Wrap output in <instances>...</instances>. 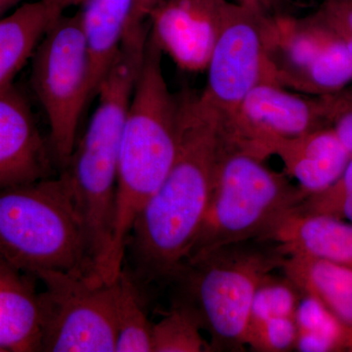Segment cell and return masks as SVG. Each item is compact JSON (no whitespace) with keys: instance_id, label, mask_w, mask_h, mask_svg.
I'll return each mask as SVG.
<instances>
[{"instance_id":"30bf717a","label":"cell","mask_w":352,"mask_h":352,"mask_svg":"<svg viewBox=\"0 0 352 352\" xmlns=\"http://www.w3.org/2000/svg\"><path fill=\"white\" fill-rule=\"evenodd\" d=\"M328 126L320 96L261 82L219 126L220 142L265 162L282 141Z\"/></svg>"},{"instance_id":"d6986e66","label":"cell","mask_w":352,"mask_h":352,"mask_svg":"<svg viewBox=\"0 0 352 352\" xmlns=\"http://www.w3.org/2000/svg\"><path fill=\"white\" fill-rule=\"evenodd\" d=\"M57 18L43 0H38L23 4L0 19V89L12 83Z\"/></svg>"},{"instance_id":"f546056e","label":"cell","mask_w":352,"mask_h":352,"mask_svg":"<svg viewBox=\"0 0 352 352\" xmlns=\"http://www.w3.org/2000/svg\"><path fill=\"white\" fill-rule=\"evenodd\" d=\"M51 12L56 17L63 15L65 11L69 7L82 6L87 0H43Z\"/></svg>"},{"instance_id":"f1b7e54d","label":"cell","mask_w":352,"mask_h":352,"mask_svg":"<svg viewBox=\"0 0 352 352\" xmlns=\"http://www.w3.org/2000/svg\"><path fill=\"white\" fill-rule=\"evenodd\" d=\"M163 0H134L131 22L129 27L144 24L148 21V15Z\"/></svg>"},{"instance_id":"4fadbf2b","label":"cell","mask_w":352,"mask_h":352,"mask_svg":"<svg viewBox=\"0 0 352 352\" xmlns=\"http://www.w3.org/2000/svg\"><path fill=\"white\" fill-rule=\"evenodd\" d=\"M263 241L275 243L286 256H307L352 268V223L346 220L294 208Z\"/></svg>"},{"instance_id":"52a82bcc","label":"cell","mask_w":352,"mask_h":352,"mask_svg":"<svg viewBox=\"0 0 352 352\" xmlns=\"http://www.w3.org/2000/svg\"><path fill=\"white\" fill-rule=\"evenodd\" d=\"M32 57V87L50 124L55 164L64 170L78 141L83 109L90 101L89 54L80 13L58 17Z\"/></svg>"},{"instance_id":"d4e9b609","label":"cell","mask_w":352,"mask_h":352,"mask_svg":"<svg viewBox=\"0 0 352 352\" xmlns=\"http://www.w3.org/2000/svg\"><path fill=\"white\" fill-rule=\"evenodd\" d=\"M296 208L307 214L331 215L352 223V157L337 182L324 191L307 197Z\"/></svg>"},{"instance_id":"2e32d148","label":"cell","mask_w":352,"mask_h":352,"mask_svg":"<svg viewBox=\"0 0 352 352\" xmlns=\"http://www.w3.org/2000/svg\"><path fill=\"white\" fill-rule=\"evenodd\" d=\"M0 258V352L41 351L39 294Z\"/></svg>"},{"instance_id":"9a60e30c","label":"cell","mask_w":352,"mask_h":352,"mask_svg":"<svg viewBox=\"0 0 352 352\" xmlns=\"http://www.w3.org/2000/svg\"><path fill=\"white\" fill-rule=\"evenodd\" d=\"M273 156L280 157L285 173L295 178L307 197L337 182L352 157L331 126L282 141Z\"/></svg>"},{"instance_id":"83f0119b","label":"cell","mask_w":352,"mask_h":352,"mask_svg":"<svg viewBox=\"0 0 352 352\" xmlns=\"http://www.w3.org/2000/svg\"><path fill=\"white\" fill-rule=\"evenodd\" d=\"M237 3L266 19L296 15L300 6L296 0H237Z\"/></svg>"},{"instance_id":"4dcf8cb0","label":"cell","mask_w":352,"mask_h":352,"mask_svg":"<svg viewBox=\"0 0 352 352\" xmlns=\"http://www.w3.org/2000/svg\"><path fill=\"white\" fill-rule=\"evenodd\" d=\"M336 94L340 97V100L352 108V88L346 87L339 92H336Z\"/></svg>"},{"instance_id":"ac0fdd59","label":"cell","mask_w":352,"mask_h":352,"mask_svg":"<svg viewBox=\"0 0 352 352\" xmlns=\"http://www.w3.org/2000/svg\"><path fill=\"white\" fill-rule=\"evenodd\" d=\"M302 293L315 296L352 330V268L307 258L287 256L281 268Z\"/></svg>"},{"instance_id":"277c9868","label":"cell","mask_w":352,"mask_h":352,"mask_svg":"<svg viewBox=\"0 0 352 352\" xmlns=\"http://www.w3.org/2000/svg\"><path fill=\"white\" fill-rule=\"evenodd\" d=\"M0 258L36 278L54 271L94 279L87 226L63 173L0 189Z\"/></svg>"},{"instance_id":"cb8c5ba5","label":"cell","mask_w":352,"mask_h":352,"mask_svg":"<svg viewBox=\"0 0 352 352\" xmlns=\"http://www.w3.org/2000/svg\"><path fill=\"white\" fill-rule=\"evenodd\" d=\"M302 296V292L286 275L278 277L270 273L254 293L248 327L275 317L295 316Z\"/></svg>"},{"instance_id":"5b68a950","label":"cell","mask_w":352,"mask_h":352,"mask_svg":"<svg viewBox=\"0 0 352 352\" xmlns=\"http://www.w3.org/2000/svg\"><path fill=\"white\" fill-rule=\"evenodd\" d=\"M287 256L271 241L252 240L192 254L173 283L210 338L212 351H244L252 298Z\"/></svg>"},{"instance_id":"4316f807","label":"cell","mask_w":352,"mask_h":352,"mask_svg":"<svg viewBox=\"0 0 352 352\" xmlns=\"http://www.w3.org/2000/svg\"><path fill=\"white\" fill-rule=\"evenodd\" d=\"M316 13L336 36L352 38V0H322Z\"/></svg>"},{"instance_id":"484cf974","label":"cell","mask_w":352,"mask_h":352,"mask_svg":"<svg viewBox=\"0 0 352 352\" xmlns=\"http://www.w3.org/2000/svg\"><path fill=\"white\" fill-rule=\"evenodd\" d=\"M295 316L275 317L248 327L245 344L256 351L285 352L296 349Z\"/></svg>"},{"instance_id":"1f68e13d","label":"cell","mask_w":352,"mask_h":352,"mask_svg":"<svg viewBox=\"0 0 352 352\" xmlns=\"http://www.w3.org/2000/svg\"><path fill=\"white\" fill-rule=\"evenodd\" d=\"M23 0H0V15H2L6 11L18 6Z\"/></svg>"},{"instance_id":"5bb4252c","label":"cell","mask_w":352,"mask_h":352,"mask_svg":"<svg viewBox=\"0 0 352 352\" xmlns=\"http://www.w3.org/2000/svg\"><path fill=\"white\" fill-rule=\"evenodd\" d=\"M266 56L278 85L287 87L336 38L316 12L264 19Z\"/></svg>"},{"instance_id":"9c48e42d","label":"cell","mask_w":352,"mask_h":352,"mask_svg":"<svg viewBox=\"0 0 352 352\" xmlns=\"http://www.w3.org/2000/svg\"><path fill=\"white\" fill-rule=\"evenodd\" d=\"M237 2H228L223 25L208 61L205 89L198 103L219 122L228 120L247 94L261 82H274L266 56L263 21Z\"/></svg>"},{"instance_id":"6da1fadb","label":"cell","mask_w":352,"mask_h":352,"mask_svg":"<svg viewBox=\"0 0 352 352\" xmlns=\"http://www.w3.org/2000/svg\"><path fill=\"white\" fill-rule=\"evenodd\" d=\"M219 151L217 119L199 105L197 94H182L175 162L127 239V271L138 286L173 283L188 258L210 201Z\"/></svg>"},{"instance_id":"3957f363","label":"cell","mask_w":352,"mask_h":352,"mask_svg":"<svg viewBox=\"0 0 352 352\" xmlns=\"http://www.w3.org/2000/svg\"><path fill=\"white\" fill-rule=\"evenodd\" d=\"M147 41L144 30L126 32L97 90L98 103L87 131L62 170L87 226L97 281L112 241L120 140Z\"/></svg>"},{"instance_id":"8fae6325","label":"cell","mask_w":352,"mask_h":352,"mask_svg":"<svg viewBox=\"0 0 352 352\" xmlns=\"http://www.w3.org/2000/svg\"><path fill=\"white\" fill-rule=\"evenodd\" d=\"M227 6V0H163L148 15L149 36L180 69L206 71Z\"/></svg>"},{"instance_id":"7a4b0ae2","label":"cell","mask_w":352,"mask_h":352,"mask_svg":"<svg viewBox=\"0 0 352 352\" xmlns=\"http://www.w3.org/2000/svg\"><path fill=\"white\" fill-rule=\"evenodd\" d=\"M163 55L149 36L120 140L112 241L100 278L107 283L124 268L134 222L168 175L177 152L182 94L168 88Z\"/></svg>"},{"instance_id":"e0dca14e","label":"cell","mask_w":352,"mask_h":352,"mask_svg":"<svg viewBox=\"0 0 352 352\" xmlns=\"http://www.w3.org/2000/svg\"><path fill=\"white\" fill-rule=\"evenodd\" d=\"M134 0H87L80 11L90 62V100L119 52Z\"/></svg>"},{"instance_id":"8992f818","label":"cell","mask_w":352,"mask_h":352,"mask_svg":"<svg viewBox=\"0 0 352 352\" xmlns=\"http://www.w3.org/2000/svg\"><path fill=\"white\" fill-rule=\"evenodd\" d=\"M305 198L286 173L270 170L258 157L222 145L219 139L212 193L190 256L264 240L278 220Z\"/></svg>"},{"instance_id":"7c38bea8","label":"cell","mask_w":352,"mask_h":352,"mask_svg":"<svg viewBox=\"0 0 352 352\" xmlns=\"http://www.w3.org/2000/svg\"><path fill=\"white\" fill-rule=\"evenodd\" d=\"M29 104L12 83L0 89V189L52 175V152ZM55 163V162H54Z\"/></svg>"},{"instance_id":"ba28073f","label":"cell","mask_w":352,"mask_h":352,"mask_svg":"<svg viewBox=\"0 0 352 352\" xmlns=\"http://www.w3.org/2000/svg\"><path fill=\"white\" fill-rule=\"evenodd\" d=\"M39 293L41 351L113 352L117 349V288L68 273L43 272Z\"/></svg>"},{"instance_id":"ffe728a7","label":"cell","mask_w":352,"mask_h":352,"mask_svg":"<svg viewBox=\"0 0 352 352\" xmlns=\"http://www.w3.org/2000/svg\"><path fill=\"white\" fill-rule=\"evenodd\" d=\"M298 326L296 351H346L351 349L352 330L315 296L302 293L295 312Z\"/></svg>"},{"instance_id":"44dd1931","label":"cell","mask_w":352,"mask_h":352,"mask_svg":"<svg viewBox=\"0 0 352 352\" xmlns=\"http://www.w3.org/2000/svg\"><path fill=\"white\" fill-rule=\"evenodd\" d=\"M117 352H152V326L140 300V291L126 268L116 279Z\"/></svg>"},{"instance_id":"7402d4cb","label":"cell","mask_w":352,"mask_h":352,"mask_svg":"<svg viewBox=\"0 0 352 352\" xmlns=\"http://www.w3.org/2000/svg\"><path fill=\"white\" fill-rule=\"evenodd\" d=\"M351 82L352 57L344 43L336 36L286 88L302 94L322 96L339 92Z\"/></svg>"},{"instance_id":"603a6c76","label":"cell","mask_w":352,"mask_h":352,"mask_svg":"<svg viewBox=\"0 0 352 352\" xmlns=\"http://www.w3.org/2000/svg\"><path fill=\"white\" fill-rule=\"evenodd\" d=\"M201 331L194 312L176 300L170 311L153 324L152 352L212 351Z\"/></svg>"}]
</instances>
